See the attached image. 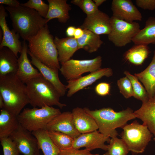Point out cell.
<instances>
[{
    "mask_svg": "<svg viewBox=\"0 0 155 155\" xmlns=\"http://www.w3.org/2000/svg\"><path fill=\"white\" fill-rule=\"evenodd\" d=\"M5 8L9 13L13 29L24 40L36 35L47 24V20L34 9L20 5Z\"/></svg>",
    "mask_w": 155,
    "mask_h": 155,
    "instance_id": "obj_1",
    "label": "cell"
},
{
    "mask_svg": "<svg viewBox=\"0 0 155 155\" xmlns=\"http://www.w3.org/2000/svg\"><path fill=\"white\" fill-rule=\"evenodd\" d=\"M25 84L16 74L0 76V94L4 100L3 108L17 116L30 104Z\"/></svg>",
    "mask_w": 155,
    "mask_h": 155,
    "instance_id": "obj_2",
    "label": "cell"
},
{
    "mask_svg": "<svg viewBox=\"0 0 155 155\" xmlns=\"http://www.w3.org/2000/svg\"><path fill=\"white\" fill-rule=\"evenodd\" d=\"M83 108L95 120L98 131L111 138L118 135L117 128H122L128 121L136 118L133 110L129 108L119 112L115 111L110 108L94 110L87 107Z\"/></svg>",
    "mask_w": 155,
    "mask_h": 155,
    "instance_id": "obj_3",
    "label": "cell"
},
{
    "mask_svg": "<svg viewBox=\"0 0 155 155\" xmlns=\"http://www.w3.org/2000/svg\"><path fill=\"white\" fill-rule=\"evenodd\" d=\"M54 39L47 24L36 35L28 39V50L43 64L59 71L60 66Z\"/></svg>",
    "mask_w": 155,
    "mask_h": 155,
    "instance_id": "obj_4",
    "label": "cell"
},
{
    "mask_svg": "<svg viewBox=\"0 0 155 155\" xmlns=\"http://www.w3.org/2000/svg\"><path fill=\"white\" fill-rule=\"evenodd\" d=\"M30 104L33 107L56 106L60 108L66 105L60 101L61 97L54 86L42 75L26 84Z\"/></svg>",
    "mask_w": 155,
    "mask_h": 155,
    "instance_id": "obj_5",
    "label": "cell"
},
{
    "mask_svg": "<svg viewBox=\"0 0 155 155\" xmlns=\"http://www.w3.org/2000/svg\"><path fill=\"white\" fill-rule=\"evenodd\" d=\"M61 113L60 109L52 106L26 108L17 116L20 124L30 132L46 129L48 124Z\"/></svg>",
    "mask_w": 155,
    "mask_h": 155,
    "instance_id": "obj_6",
    "label": "cell"
},
{
    "mask_svg": "<svg viewBox=\"0 0 155 155\" xmlns=\"http://www.w3.org/2000/svg\"><path fill=\"white\" fill-rule=\"evenodd\" d=\"M122 129L121 137L129 151L134 154L143 152L153 135L148 127L135 120Z\"/></svg>",
    "mask_w": 155,
    "mask_h": 155,
    "instance_id": "obj_7",
    "label": "cell"
},
{
    "mask_svg": "<svg viewBox=\"0 0 155 155\" xmlns=\"http://www.w3.org/2000/svg\"><path fill=\"white\" fill-rule=\"evenodd\" d=\"M111 21V29L108 38L116 46L123 47L132 42L140 30L139 24L136 22H128L113 16Z\"/></svg>",
    "mask_w": 155,
    "mask_h": 155,
    "instance_id": "obj_8",
    "label": "cell"
},
{
    "mask_svg": "<svg viewBox=\"0 0 155 155\" xmlns=\"http://www.w3.org/2000/svg\"><path fill=\"white\" fill-rule=\"evenodd\" d=\"M102 61L100 56L90 59H70L61 63L59 70L67 81L75 80L82 77L84 73H91L100 68Z\"/></svg>",
    "mask_w": 155,
    "mask_h": 155,
    "instance_id": "obj_9",
    "label": "cell"
},
{
    "mask_svg": "<svg viewBox=\"0 0 155 155\" xmlns=\"http://www.w3.org/2000/svg\"><path fill=\"white\" fill-rule=\"evenodd\" d=\"M9 137L15 144L20 153L23 155H40L37 139L20 124Z\"/></svg>",
    "mask_w": 155,
    "mask_h": 155,
    "instance_id": "obj_10",
    "label": "cell"
},
{
    "mask_svg": "<svg viewBox=\"0 0 155 155\" xmlns=\"http://www.w3.org/2000/svg\"><path fill=\"white\" fill-rule=\"evenodd\" d=\"M6 9L3 5H0V26L3 36L0 42V48L5 47L11 50L18 58L22 48V42L19 40L20 36L13 29L11 30L7 26L6 20L7 16Z\"/></svg>",
    "mask_w": 155,
    "mask_h": 155,
    "instance_id": "obj_11",
    "label": "cell"
},
{
    "mask_svg": "<svg viewBox=\"0 0 155 155\" xmlns=\"http://www.w3.org/2000/svg\"><path fill=\"white\" fill-rule=\"evenodd\" d=\"M113 71L110 68H100L89 74L75 80L67 81V84L65 85L68 90L67 96L70 97L78 91L92 84L103 77L112 76Z\"/></svg>",
    "mask_w": 155,
    "mask_h": 155,
    "instance_id": "obj_12",
    "label": "cell"
},
{
    "mask_svg": "<svg viewBox=\"0 0 155 155\" xmlns=\"http://www.w3.org/2000/svg\"><path fill=\"white\" fill-rule=\"evenodd\" d=\"M80 27L99 35H108L111 29V17L98 9L94 14L87 16Z\"/></svg>",
    "mask_w": 155,
    "mask_h": 155,
    "instance_id": "obj_13",
    "label": "cell"
},
{
    "mask_svg": "<svg viewBox=\"0 0 155 155\" xmlns=\"http://www.w3.org/2000/svg\"><path fill=\"white\" fill-rule=\"evenodd\" d=\"M110 140V137L96 130L81 134L77 138L74 139L72 147L77 149L84 147L90 151L97 148L107 151L108 145L105 143L106 142L109 143Z\"/></svg>",
    "mask_w": 155,
    "mask_h": 155,
    "instance_id": "obj_14",
    "label": "cell"
},
{
    "mask_svg": "<svg viewBox=\"0 0 155 155\" xmlns=\"http://www.w3.org/2000/svg\"><path fill=\"white\" fill-rule=\"evenodd\" d=\"M111 9L113 16L129 22L141 21V13L130 0H113Z\"/></svg>",
    "mask_w": 155,
    "mask_h": 155,
    "instance_id": "obj_15",
    "label": "cell"
},
{
    "mask_svg": "<svg viewBox=\"0 0 155 155\" xmlns=\"http://www.w3.org/2000/svg\"><path fill=\"white\" fill-rule=\"evenodd\" d=\"M47 131H55L66 134L75 139L82 134L76 129L73 122L71 112L61 113L55 117L47 125Z\"/></svg>",
    "mask_w": 155,
    "mask_h": 155,
    "instance_id": "obj_16",
    "label": "cell"
},
{
    "mask_svg": "<svg viewBox=\"0 0 155 155\" xmlns=\"http://www.w3.org/2000/svg\"><path fill=\"white\" fill-rule=\"evenodd\" d=\"M20 56L18 58V67L16 75L19 79L26 84L30 80L42 75L37 69L34 68L28 57V46L23 40Z\"/></svg>",
    "mask_w": 155,
    "mask_h": 155,
    "instance_id": "obj_17",
    "label": "cell"
},
{
    "mask_svg": "<svg viewBox=\"0 0 155 155\" xmlns=\"http://www.w3.org/2000/svg\"><path fill=\"white\" fill-rule=\"evenodd\" d=\"M28 53L31 57V63L37 68L42 76L54 86L61 97L64 96L67 91V89L65 85L60 80L58 75V70L55 69L43 64L36 58L28 50Z\"/></svg>",
    "mask_w": 155,
    "mask_h": 155,
    "instance_id": "obj_18",
    "label": "cell"
},
{
    "mask_svg": "<svg viewBox=\"0 0 155 155\" xmlns=\"http://www.w3.org/2000/svg\"><path fill=\"white\" fill-rule=\"evenodd\" d=\"M71 112L74 126L80 133H87L98 129L94 119L87 113L83 108H75Z\"/></svg>",
    "mask_w": 155,
    "mask_h": 155,
    "instance_id": "obj_19",
    "label": "cell"
},
{
    "mask_svg": "<svg viewBox=\"0 0 155 155\" xmlns=\"http://www.w3.org/2000/svg\"><path fill=\"white\" fill-rule=\"evenodd\" d=\"M54 41L58 51V60L61 63L71 59L79 50L77 40L74 37L60 38L56 36Z\"/></svg>",
    "mask_w": 155,
    "mask_h": 155,
    "instance_id": "obj_20",
    "label": "cell"
},
{
    "mask_svg": "<svg viewBox=\"0 0 155 155\" xmlns=\"http://www.w3.org/2000/svg\"><path fill=\"white\" fill-rule=\"evenodd\" d=\"M134 113L137 118L143 122L155 136V95L146 102L142 103L141 107Z\"/></svg>",
    "mask_w": 155,
    "mask_h": 155,
    "instance_id": "obj_21",
    "label": "cell"
},
{
    "mask_svg": "<svg viewBox=\"0 0 155 155\" xmlns=\"http://www.w3.org/2000/svg\"><path fill=\"white\" fill-rule=\"evenodd\" d=\"M49 9L45 18L48 22L50 20L57 18L61 23H65L69 18V11L71 9L67 0H47Z\"/></svg>",
    "mask_w": 155,
    "mask_h": 155,
    "instance_id": "obj_22",
    "label": "cell"
},
{
    "mask_svg": "<svg viewBox=\"0 0 155 155\" xmlns=\"http://www.w3.org/2000/svg\"><path fill=\"white\" fill-rule=\"evenodd\" d=\"M18 58L8 48H0V76L16 74L18 67Z\"/></svg>",
    "mask_w": 155,
    "mask_h": 155,
    "instance_id": "obj_23",
    "label": "cell"
},
{
    "mask_svg": "<svg viewBox=\"0 0 155 155\" xmlns=\"http://www.w3.org/2000/svg\"><path fill=\"white\" fill-rule=\"evenodd\" d=\"M143 84L149 99L155 95V50L151 62L148 67L141 72L134 74Z\"/></svg>",
    "mask_w": 155,
    "mask_h": 155,
    "instance_id": "obj_24",
    "label": "cell"
},
{
    "mask_svg": "<svg viewBox=\"0 0 155 155\" xmlns=\"http://www.w3.org/2000/svg\"><path fill=\"white\" fill-rule=\"evenodd\" d=\"M20 124L17 116L4 108L1 109L0 138L9 137Z\"/></svg>",
    "mask_w": 155,
    "mask_h": 155,
    "instance_id": "obj_25",
    "label": "cell"
},
{
    "mask_svg": "<svg viewBox=\"0 0 155 155\" xmlns=\"http://www.w3.org/2000/svg\"><path fill=\"white\" fill-rule=\"evenodd\" d=\"M135 44H155V18L150 17L146 22L144 27L140 29L133 38Z\"/></svg>",
    "mask_w": 155,
    "mask_h": 155,
    "instance_id": "obj_26",
    "label": "cell"
},
{
    "mask_svg": "<svg viewBox=\"0 0 155 155\" xmlns=\"http://www.w3.org/2000/svg\"><path fill=\"white\" fill-rule=\"evenodd\" d=\"M83 30V35L77 39L79 49H82L90 53L97 51L103 43L100 35L90 30Z\"/></svg>",
    "mask_w": 155,
    "mask_h": 155,
    "instance_id": "obj_27",
    "label": "cell"
},
{
    "mask_svg": "<svg viewBox=\"0 0 155 155\" xmlns=\"http://www.w3.org/2000/svg\"><path fill=\"white\" fill-rule=\"evenodd\" d=\"M32 133L37 139L39 148L43 155H59L60 150L53 142L46 129L38 130Z\"/></svg>",
    "mask_w": 155,
    "mask_h": 155,
    "instance_id": "obj_28",
    "label": "cell"
},
{
    "mask_svg": "<svg viewBox=\"0 0 155 155\" xmlns=\"http://www.w3.org/2000/svg\"><path fill=\"white\" fill-rule=\"evenodd\" d=\"M150 52L147 45L135 44L125 53L123 57L125 61L135 65H140L148 57Z\"/></svg>",
    "mask_w": 155,
    "mask_h": 155,
    "instance_id": "obj_29",
    "label": "cell"
},
{
    "mask_svg": "<svg viewBox=\"0 0 155 155\" xmlns=\"http://www.w3.org/2000/svg\"><path fill=\"white\" fill-rule=\"evenodd\" d=\"M47 131L53 142L60 150L73 148L74 139L70 136L59 131Z\"/></svg>",
    "mask_w": 155,
    "mask_h": 155,
    "instance_id": "obj_30",
    "label": "cell"
},
{
    "mask_svg": "<svg viewBox=\"0 0 155 155\" xmlns=\"http://www.w3.org/2000/svg\"><path fill=\"white\" fill-rule=\"evenodd\" d=\"M124 73L131 82L133 91V96L141 101L142 103L148 101L149 99L147 92L138 78L127 71H125Z\"/></svg>",
    "mask_w": 155,
    "mask_h": 155,
    "instance_id": "obj_31",
    "label": "cell"
},
{
    "mask_svg": "<svg viewBox=\"0 0 155 155\" xmlns=\"http://www.w3.org/2000/svg\"><path fill=\"white\" fill-rule=\"evenodd\" d=\"M109 144L107 152L110 155H127L129 151L123 140L117 137L111 138Z\"/></svg>",
    "mask_w": 155,
    "mask_h": 155,
    "instance_id": "obj_32",
    "label": "cell"
},
{
    "mask_svg": "<svg viewBox=\"0 0 155 155\" xmlns=\"http://www.w3.org/2000/svg\"><path fill=\"white\" fill-rule=\"evenodd\" d=\"M20 5L36 10L43 18H45L49 11V5L42 0H29Z\"/></svg>",
    "mask_w": 155,
    "mask_h": 155,
    "instance_id": "obj_33",
    "label": "cell"
},
{
    "mask_svg": "<svg viewBox=\"0 0 155 155\" xmlns=\"http://www.w3.org/2000/svg\"><path fill=\"white\" fill-rule=\"evenodd\" d=\"M71 2L80 7L87 16L94 14L98 10V7L92 0H72Z\"/></svg>",
    "mask_w": 155,
    "mask_h": 155,
    "instance_id": "obj_34",
    "label": "cell"
},
{
    "mask_svg": "<svg viewBox=\"0 0 155 155\" xmlns=\"http://www.w3.org/2000/svg\"><path fill=\"white\" fill-rule=\"evenodd\" d=\"M117 85L120 92L126 98L133 96V91L131 82L126 76L121 78L117 81Z\"/></svg>",
    "mask_w": 155,
    "mask_h": 155,
    "instance_id": "obj_35",
    "label": "cell"
},
{
    "mask_svg": "<svg viewBox=\"0 0 155 155\" xmlns=\"http://www.w3.org/2000/svg\"><path fill=\"white\" fill-rule=\"evenodd\" d=\"M0 141L3 155H19L16 145L9 137L0 138Z\"/></svg>",
    "mask_w": 155,
    "mask_h": 155,
    "instance_id": "obj_36",
    "label": "cell"
},
{
    "mask_svg": "<svg viewBox=\"0 0 155 155\" xmlns=\"http://www.w3.org/2000/svg\"><path fill=\"white\" fill-rule=\"evenodd\" d=\"M58 155H99V154H92L90 150L86 148L79 150L72 148L65 150H60Z\"/></svg>",
    "mask_w": 155,
    "mask_h": 155,
    "instance_id": "obj_37",
    "label": "cell"
},
{
    "mask_svg": "<svg viewBox=\"0 0 155 155\" xmlns=\"http://www.w3.org/2000/svg\"><path fill=\"white\" fill-rule=\"evenodd\" d=\"M110 89L111 86L109 84L103 82L96 85L95 88V90L96 93L98 95L104 96L110 94Z\"/></svg>",
    "mask_w": 155,
    "mask_h": 155,
    "instance_id": "obj_38",
    "label": "cell"
},
{
    "mask_svg": "<svg viewBox=\"0 0 155 155\" xmlns=\"http://www.w3.org/2000/svg\"><path fill=\"white\" fill-rule=\"evenodd\" d=\"M137 5L145 10H153L155 9V0H136Z\"/></svg>",
    "mask_w": 155,
    "mask_h": 155,
    "instance_id": "obj_39",
    "label": "cell"
},
{
    "mask_svg": "<svg viewBox=\"0 0 155 155\" xmlns=\"http://www.w3.org/2000/svg\"><path fill=\"white\" fill-rule=\"evenodd\" d=\"M0 4L11 7H16L20 5L19 1L17 0H0Z\"/></svg>",
    "mask_w": 155,
    "mask_h": 155,
    "instance_id": "obj_40",
    "label": "cell"
},
{
    "mask_svg": "<svg viewBox=\"0 0 155 155\" xmlns=\"http://www.w3.org/2000/svg\"><path fill=\"white\" fill-rule=\"evenodd\" d=\"M76 28L73 26H69L66 30V34L67 37H73Z\"/></svg>",
    "mask_w": 155,
    "mask_h": 155,
    "instance_id": "obj_41",
    "label": "cell"
},
{
    "mask_svg": "<svg viewBox=\"0 0 155 155\" xmlns=\"http://www.w3.org/2000/svg\"><path fill=\"white\" fill-rule=\"evenodd\" d=\"M84 33V30L80 27L76 28L73 37L77 39H78L82 36Z\"/></svg>",
    "mask_w": 155,
    "mask_h": 155,
    "instance_id": "obj_42",
    "label": "cell"
},
{
    "mask_svg": "<svg viewBox=\"0 0 155 155\" xmlns=\"http://www.w3.org/2000/svg\"><path fill=\"white\" fill-rule=\"evenodd\" d=\"M93 1L95 5L98 7V6L101 5L104 2H105L106 0H93Z\"/></svg>",
    "mask_w": 155,
    "mask_h": 155,
    "instance_id": "obj_43",
    "label": "cell"
},
{
    "mask_svg": "<svg viewBox=\"0 0 155 155\" xmlns=\"http://www.w3.org/2000/svg\"><path fill=\"white\" fill-rule=\"evenodd\" d=\"M4 102L3 99L0 94V108L1 109H2L4 108Z\"/></svg>",
    "mask_w": 155,
    "mask_h": 155,
    "instance_id": "obj_44",
    "label": "cell"
},
{
    "mask_svg": "<svg viewBox=\"0 0 155 155\" xmlns=\"http://www.w3.org/2000/svg\"><path fill=\"white\" fill-rule=\"evenodd\" d=\"M103 155H110L107 152H106V153L103 154Z\"/></svg>",
    "mask_w": 155,
    "mask_h": 155,
    "instance_id": "obj_45",
    "label": "cell"
},
{
    "mask_svg": "<svg viewBox=\"0 0 155 155\" xmlns=\"http://www.w3.org/2000/svg\"><path fill=\"white\" fill-rule=\"evenodd\" d=\"M153 140L154 141H155V137H154L153 138Z\"/></svg>",
    "mask_w": 155,
    "mask_h": 155,
    "instance_id": "obj_46",
    "label": "cell"
}]
</instances>
